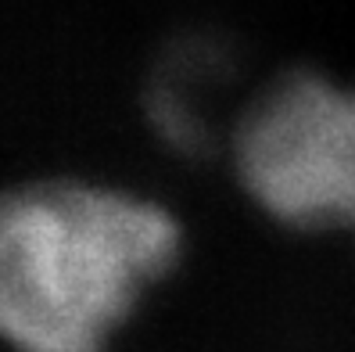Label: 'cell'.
<instances>
[{"label": "cell", "instance_id": "obj_3", "mask_svg": "<svg viewBox=\"0 0 355 352\" xmlns=\"http://www.w3.org/2000/svg\"><path fill=\"white\" fill-rule=\"evenodd\" d=\"M234 58L219 36L187 33L155 61L144 108L158 140L169 151L194 158L216 144L219 101L230 87Z\"/></svg>", "mask_w": 355, "mask_h": 352}, {"label": "cell", "instance_id": "obj_2", "mask_svg": "<svg viewBox=\"0 0 355 352\" xmlns=\"http://www.w3.org/2000/svg\"><path fill=\"white\" fill-rule=\"evenodd\" d=\"M248 201L284 231L355 223V90L295 69L262 87L230 133Z\"/></svg>", "mask_w": 355, "mask_h": 352}, {"label": "cell", "instance_id": "obj_1", "mask_svg": "<svg viewBox=\"0 0 355 352\" xmlns=\"http://www.w3.org/2000/svg\"><path fill=\"white\" fill-rule=\"evenodd\" d=\"M183 255L169 205L112 183L29 180L0 191V342L104 352Z\"/></svg>", "mask_w": 355, "mask_h": 352}]
</instances>
